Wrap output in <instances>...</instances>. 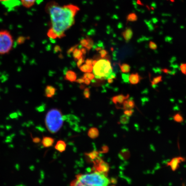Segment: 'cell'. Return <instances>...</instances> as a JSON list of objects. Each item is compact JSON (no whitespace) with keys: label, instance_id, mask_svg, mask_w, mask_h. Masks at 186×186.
I'll use <instances>...</instances> for the list:
<instances>
[{"label":"cell","instance_id":"1","mask_svg":"<svg viewBox=\"0 0 186 186\" xmlns=\"http://www.w3.org/2000/svg\"><path fill=\"white\" fill-rule=\"evenodd\" d=\"M45 11L50 20L47 35L50 39H56L66 36V32L75 24L80 8L74 4L61 6L58 3L51 1L46 4Z\"/></svg>","mask_w":186,"mask_h":186},{"label":"cell","instance_id":"2","mask_svg":"<svg viewBox=\"0 0 186 186\" xmlns=\"http://www.w3.org/2000/svg\"><path fill=\"white\" fill-rule=\"evenodd\" d=\"M110 183L107 174L94 171L76 176L70 186H108Z\"/></svg>","mask_w":186,"mask_h":186},{"label":"cell","instance_id":"3","mask_svg":"<svg viewBox=\"0 0 186 186\" xmlns=\"http://www.w3.org/2000/svg\"><path fill=\"white\" fill-rule=\"evenodd\" d=\"M63 122L60 110L52 109L48 112L45 117V125L51 133L54 134L58 132L62 126Z\"/></svg>","mask_w":186,"mask_h":186},{"label":"cell","instance_id":"4","mask_svg":"<svg viewBox=\"0 0 186 186\" xmlns=\"http://www.w3.org/2000/svg\"><path fill=\"white\" fill-rule=\"evenodd\" d=\"M113 67L111 64L108 56L105 58H101L98 60L96 64L93 67V73L97 79H107L110 74L112 72Z\"/></svg>","mask_w":186,"mask_h":186},{"label":"cell","instance_id":"5","mask_svg":"<svg viewBox=\"0 0 186 186\" xmlns=\"http://www.w3.org/2000/svg\"><path fill=\"white\" fill-rule=\"evenodd\" d=\"M13 37L7 30H0V54H8L13 47Z\"/></svg>","mask_w":186,"mask_h":186},{"label":"cell","instance_id":"6","mask_svg":"<svg viewBox=\"0 0 186 186\" xmlns=\"http://www.w3.org/2000/svg\"><path fill=\"white\" fill-rule=\"evenodd\" d=\"M185 161V159L183 157H176L173 158L169 162H168L167 163V166L170 167L171 170L173 171H175L178 169L180 166V164L181 162H184Z\"/></svg>","mask_w":186,"mask_h":186},{"label":"cell","instance_id":"7","mask_svg":"<svg viewBox=\"0 0 186 186\" xmlns=\"http://www.w3.org/2000/svg\"><path fill=\"white\" fill-rule=\"evenodd\" d=\"M95 163L94 168L95 171L107 174L109 170V166L108 164L104 162L102 160H98Z\"/></svg>","mask_w":186,"mask_h":186},{"label":"cell","instance_id":"8","mask_svg":"<svg viewBox=\"0 0 186 186\" xmlns=\"http://www.w3.org/2000/svg\"><path fill=\"white\" fill-rule=\"evenodd\" d=\"M129 98V95L127 94L125 96L123 94H119V95H117V96H114L112 98V101L114 103V104H122L124 101L128 99Z\"/></svg>","mask_w":186,"mask_h":186},{"label":"cell","instance_id":"9","mask_svg":"<svg viewBox=\"0 0 186 186\" xmlns=\"http://www.w3.org/2000/svg\"><path fill=\"white\" fill-rule=\"evenodd\" d=\"M142 79V77L137 72L131 73L129 76V81L131 85H137Z\"/></svg>","mask_w":186,"mask_h":186},{"label":"cell","instance_id":"10","mask_svg":"<svg viewBox=\"0 0 186 186\" xmlns=\"http://www.w3.org/2000/svg\"><path fill=\"white\" fill-rule=\"evenodd\" d=\"M62 119L63 121H67L70 123V125L77 124L80 121V119L79 118L72 114H69L66 116H62Z\"/></svg>","mask_w":186,"mask_h":186},{"label":"cell","instance_id":"11","mask_svg":"<svg viewBox=\"0 0 186 186\" xmlns=\"http://www.w3.org/2000/svg\"><path fill=\"white\" fill-rule=\"evenodd\" d=\"M56 89L53 86L48 85L45 88V95L47 98H51L55 95Z\"/></svg>","mask_w":186,"mask_h":186},{"label":"cell","instance_id":"12","mask_svg":"<svg viewBox=\"0 0 186 186\" xmlns=\"http://www.w3.org/2000/svg\"><path fill=\"white\" fill-rule=\"evenodd\" d=\"M54 142V139L49 137H44L42 140L43 146L45 147H51Z\"/></svg>","mask_w":186,"mask_h":186},{"label":"cell","instance_id":"13","mask_svg":"<svg viewBox=\"0 0 186 186\" xmlns=\"http://www.w3.org/2000/svg\"><path fill=\"white\" fill-rule=\"evenodd\" d=\"M65 79L70 82H74L77 79V75L73 71L69 70L66 72Z\"/></svg>","mask_w":186,"mask_h":186},{"label":"cell","instance_id":"14","mask_svg":"<svg viewBox=\"0 0 186 186\" xmlns=\"http://www.w3.org/2000/svg\"><path fill=\"white\" fill-rule=\"evenodd\" d=\"M133 35V31H132V29L130 28H127L122 33V35L123 38L126 41H129L132 38Z\"/></svg>","mask_w":186,"mask_h":186},{"label":"cell","instance_id":"15","mask_svg":"<svg viewBox=\"0 0 186 186\" xmlns=\"http://www.w3.org/2000/svg\"><path fill=\"white\" fill-rule=\"evenodd\" d=\"M55 149L60 152H63L66 150V143L63 140H59L57 142L55 146Z\"/></svg>","mask_w":186,"mask_h":186},{"label":"cell","instance_id":"16","mask_svg":"<svg viewBox=\"0 0 186 186\" xmlns=\"http://www.w3.org/2000/svg\"><path fill=\"white\" fill-rule=\"evenodd\" d=\"M99 134L98 130L96 128H91L88 132V135L92 139L97 138L99 136Z\"/></svg>","mask_w":186,"mask_h":186},{"label":"cell","instance_id":"17","mask_svg":"<svg viewBox=\"0 0 186 186\" xmlns=\"http://www.w3.org/2000/svg\"><path fill=\"white\" fill-rule=\"evenodd\" d=\"M36 1V0H20V1L23 7L26 8H29L34 5Z\"/></svg>","mask_w":186,"mask_h":186},{"label":"cell","instance_id":"18","mask_svg":"<svg viewBox=\"0 0 186 186\" xmlns=\"http://www.w3.org/2000/svg\"><path fill=\"white\" fill-rule=\"evenodd\" d=\"M80 69L82 72L85 73H90L93 71V67L92 66H89L87 64H84L79 67Z\"/></svg>","mask_w":186,"mask_h":186},{"label":"cell","instance_id":"19","mask_svg":"<svg viewBox=\"0 0 186 186\" xmlns=\"http://www.w3.org/2000/svg\"><path fill=\"white\" fill-rule=\"evenodd\" d=\"M119 67L121 71L123 73H128L130 72V66L127 63H123L122 64H119Z\"/></svg>","mask_w":186,"mask_h":186},{"label":"cell","instance_id":"20","mask_svg":"<svg viewBox=\"0 0 186 186\" xmlns=\"http://www.w3.org/2000/svg\"><path fill=\"white\" fill-rule=\"evenodd\" d=\"M162 77L161 76H157L153 78L152 81H151V85H152V87L155 88V86L157 85V84H159L162 81Z\"/></svg>","mask_w":186,"mask_h":186},{"label":"cell","instance_id":"21","mask_svg":"<svg viewBox=\"0 0 186 186\" xmlns=\"http://www.w3.org/2000/svg\"><path fill=\"white\" fill-rule=\"evenodd\" d=\"M120 123L123 125L128 124L130 121L129 117L125 115H121L120 118Z\"/></svg>","mask_w":186,"mask_h":186},{"label":"cell","instance_id":"22","mask_svg":"<svg viewBox=\"0 0 186 186\" xmlns=\"http://www.w3.org/2000/svg\"><path fill=\"white\" fill-rule=\"evenodd\" d=\"M82 54L83 53H82L81 51L79 50L78 49H76L73 51V58H74L76 60H77L82 57Z\"/></svg>","mask_w":186,"mask_h":186},{"label":"cell","instance_id":"23","mask_svg":"<svg viewBox=\"0 0 186 186\" xmlns=\"http://www.w3.org/2000/svg\"><path fill=\"white\" fill-rule=\"evenodd\" d=\"M120 153V156H121V158L122 159L124 160L128 159L130 155L129 151H128L127 149L123 150V151H121Z\"/></svg>","mask_w":186,"mask_h":186},{"label":"cell","instance_id":"24","mask_svg":"<svg viewBox=\"0 0 186 186\" xmlns=\"http://www.w3.org/2000/svg\"><path fill=\"white\" fill-rule=\"evenodd\" d=\"M173 119L178 123H181L184 121V118L180 113H176L173 117Z\"/></svg>","mask_w":186,"mask_h":186},{"label":"cell","instance_id":"25","mask_svg":"<svg viewBox=\"0 0 186 186\" xmlns=\"http://www.w3.org/2000/svg\"><path fill=\"white\" fill-rule=\"evenodd\" d=\"M127 20L130 22H135L138 20V17L135 13H131L128 15L127 18Z\"/></svg>","mask_w":186,"mask_h":186},{"label":"cell","instance_id":"26","mask_svg":"<svg viewBox=\"0 0 186 186\" xmlns=\"http://www.w3.org/2000/svg\"><path fill=\"white\" fill-rule=\"evenodd\" d=\"M161 72L163 73H166V74H169V75H175V74L176 72L175 71H171L166 68H164L161 69Z\"/></svg>","mask_w":186,"mask_h":186},{"label":"cell","instance_id":"27","mask_svg":"<svg viewBox=\"0 0 186 186\" xmlns=\"http://www.w3.org/2000/svg\"><path fill=\"white\" fill-rule=\"evenodd\" d=\"M83 95L85 98L89 99L90 97V89L88 88H85L83 92Z\"/></svg>","mask_w":186,"mask_h":186},{"label":"cell","instance_id":"28","mask_svg":"<svg viewBox=\"0 0 186 186\" xmlns=\"http://www.w3.org/2000/svg\"><path fill=\"white\" fill-rule=\"evenodd\" d=\"M94 77H95V76H94V74H93V73H85V74H84L83 78H84V79L88 78V79H89L90 80H92L94 79Z\"/></svg>","mask_w":186,"mask_h":186},{"label":"cell","instance_id":"29","mask_svg":"<svg viewBox=\"0 0 186 186\" xmlns=\"http://www.w3.org/2000/svg\"><path fill=\"white\" fill-rule=\"evenodd\" d=\"M128 103L129 106L130 108L131 109H132L133 108L135 107V102L133 99H128Z\"/></svg>","mask_w":186,"mask_h":186},{"label":"cell","instance_id":"30","mask_svg":"<svg viewBox=\"0 0 186 186\" xmlns=\"http://www.w3.org/2000/svg\"><path fill=\"white\" fill-rule=\"evenodd\" d=\"M129 74L122 73L121 77H122V80L125 83H128L129 82Z\"/></svg>","mask_w":186,"mask_h":186},{"label":"cell","instance_id":"31","mask_svg":"<svg viewBox=\"0 0 186 186\" xmlns=\"http://www.w3.org/2000/svg\"><path fill=\"white\" fill-rule=\"evenodd\" d=\"M180 70L183 74L186 75V63H181L180 66Z\"/></svg>","mask_w":186,"mask_h":186},{"label":"cell","instance_id":"32","mask_svg":"<svg viewBox=\"0 0 186 186\" xmlns=\"http://www.w3.org/2000/svg\"><path fill=\"white\" fill-rule=\"evenodd\" d=\"M134 112V110L132 109H129V110H124V115L128 116V117H131L132 116Z\"/></svg>","mask_w":186,"mask_h":186},{"label":"cell","instance_id":"33","mask_svg":"<svg viewBox=\"0 0 186 186\" xmlns=\"http://www.w3.org/2000/svg\"><path fill=\"white\" fill-rule=\"evenodd\" d=\"M99 53L100 54L101 58H105L106 56H107L108 53L105 50H100V51H99Z\"/></svg>","mask_w":186,"mask_h":186},{"label":"cell","instance_id":"34","mask_svg":"<svg viewBox=\"0 0 186 186\" xmlns=\"http://www.w3.org/2000/svg\"><path fill=\"white\" fill-rule=\"evenodd\" d=\"M149 48L152 50H156L157 48V46L155 43L151 41L149 43Z\"/></svg>","mask_w":186,"mask_h":186},{"label":"cell","instance_id":"35","mask_svg":"<svg viewBox=\"0 0 186 186\" xmlns=\"http://www.w3.org/2000/svg\"><path fill=\"white\" fill-rule=\"evenodd\" d=\"M84 62H85V60H84V58L82 56L77 62V65L78 67L79 68L82 65V63H84Z\"/></svg>","mask_w":186,"mask_h":186},{"label":"cell","instance_id":"36","mask_svg":"<svg viewBox=\"0 0 186 186\" xmlns=\"http://www.w3.org/2000/svg\"><path fill=\"white\" fill-rule=\"evenodd\" d=\"M93 60L90 59H88L85 61V63L87 65H89V66H92V62H93Z\"/></svg>","mask_w":186,"mask_h":186},{"label":"cell","instance_id":"37","mask_svg":"<svg viewBox=\"0 0 186 186\" xmlns=\"http://www.w3.org/2000/svg\"><path fill=\"white\" fill-rule=\"evenodd\" d=\"M76 82L79 83V84H82V83H84V79L83 78H80V79L76 80Z\"/></svg>","mask_w":186,"mask_h":186},{"label":"cell","instance_id":"38","mask_svg":"<svg viewBox=\"0 0 186 186\" xmlns=\"http://www.w3.org/2000/svg\"><path fill=\"white\" fill-rule=\"evenodd\" d=\"M44 109H45V106H44V105H43L38 107L37 110L39 112H42L44 111Z\"/></svg>","mask_w":186,"mask_h":186},{"label":"cell","instance_id":"39","mask_svg":"<svg viewBox=\"0 0 186 186\" xmlns=\"http://www.w3.org/2000/svg\"><path fill=\"white\" fill-rule=\"evenodd\" d=\"M116 73H114V72H112V73L111 74H110V75L109 76V77H108V79H116Z\"/></svg>","mask_w":186,"mask_h":186},{"label":"cell","instance_id":"40","mask_svg":"<svg viewBox=\"0 0 186 186\" xmlns=\"http://www.w3.org/2000/svg\"><path fill=\"white\" fill-rule=\"evenodd\" d=\"M84 83L87 85H89L91 83L90 80L88 78L84 79Z\"/></svg>","mask_w":186,"mask_h":186},{"label":"cell","instance_id":"41","mask_svg":"<svg viewBox=\"0 0 186 186\" xmlns=\"http://www.w3.org/2000/svg\"><path fill=\"white\" fill-rule=\"evenodd\" d=\"M33 141L34 143H38L40 141V139L39 138H35L33 139Z\"/></svg>","mask_w":186,"mask_h":186},{"label":"cell","instance_id":"42","mask_svg":"<svg viewBox=\"0 0 186 186\" xmlns=\"http://www.w3.org/2000/svg\"><path fill=\"white\" fill-rule=\"evenodd\" d=\"M113 81H114L113 79H107L108 82L109 83H110H110H112V82H113Z\"/></svg>","mask_w":186,"mask_h":186},{"label":"cell","instance_id":"43","mask_svg":"<svg viewBox=\"0 0 186 186\" xmlns=\"http://www.w3.org/2000/svg\"><path fill=\"white\" fill-rule=\"evenodd\" d=\"M80 88V89H83L85 88V86L84 85H81Z\"/></svg>","mask_w":186,"mask_h":186},{"label":"cell","instance_id":"44","mask_svg":"<svg viewBox=\"0 0 186 186\" xmlns=\"http://www.w3.org/2000/svg\"><path fill=\"white\" fill-rule=\"evenodd\" d=\"M9 0H0V2H6L8 1Z\"/></svg>","mask_w":186,"mask_h":186},{"label":"cell","instance_id":"45","mask_svg":"<svg viewBox=\"0 0 186 186\" xmlns=\"http://www.w3.org/2000/svg\"><path fill=\"white\" fill-rule=\"evenodd\" d=\"M182 186H185V184H182Z\"/></svg>","mask_w":186,"mask_h":186},{"label":"cell","instance_id":"46","mask_svg":"<svg viewBox=\"0 0 186 186\" xmlns=\"http://www.w3.org/2000/svg\"></svg>","mask_w":186,"mask_h":186}]
</instances>
